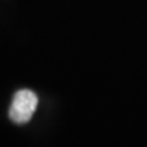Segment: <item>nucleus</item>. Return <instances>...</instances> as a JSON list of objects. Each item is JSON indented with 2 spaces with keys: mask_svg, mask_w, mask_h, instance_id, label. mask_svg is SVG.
Instances as JSON below:
<instances>
[{
  "mask_svg": "<svg viewBox=\"0 0 147 147\" xmlns=\"http://www.w3.org/2000/svg\"><path fill=\"white\" fill-rule=\"evenodd\" d=\"M38 107V96L32 90L23 89L18 90L14 98H12V104L9 107V117L14 123L23 125L27 123L35 114Z\"/></svg>",
  "mask_w": 147,
  "mask_h": 147,
  "instance_id": "obj_1",
  "label": "nucleus"
}]
</instances>
